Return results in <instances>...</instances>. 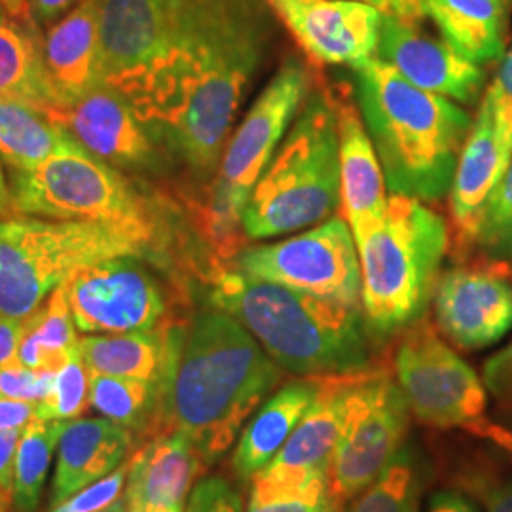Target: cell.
<instances>
[{
  "label": "cell",
  "mask_w": 512,
  "mask_h": 512,
  "mask_svg": "<svg viewBox=\"0 0 512 512\" xmlns=\"http://www.w3.org/2000/svg\"><path fill=\"white\" fill-rule=\"evenodd\" d=\"M270 12L266 0H101V82L207 179L268 50Z\"/></svg>",
  "instance_id": "1"
},
{
  "label": "cell",
  "mask_w": 512,
  "mask_h": 512,
  "mask_svg": "<svg viewBox=\"0 0 512 512\" xmlns=\"http://www.w3.org/2000/svg\"><path fill=\"white\" fill-rule=\"evenodd\" d=\"M279 382L281 366L232 315L198 311L165 393L164 433H184L211 465Z\"/></svg>",
  "instance_id": "2"
},
{
  "label": "cell",
  "mask_w": 512,
  "mask_h": 512,
  "mask_svg": "<svg viewBox=\"0 0 512 512\" xmlns=\"http://www.w3.org/2000/svg\"><path fill=\"white\" fill-rule=\"evenodd\" d=\"M355 93L387 190L421 202L442 200L473 128L467 110L410 84L378 55L355 67Z\"/></svg>",
  "instance_id": "3"
},
{
  "label": "cell",
  "mask_w": 512,
  "mask_h": 512,
  "mask_svg": "<svg viewBox=\"0 0 512 512\" xmlns=\"http://www.w3.org/2000/svg\"><path fill=\"white\" fill-rule=\"evenodd\" d=\"M207 289L209 304L232 315L289 372L313 378L368 366V327L357 306L255 279L234 266Z\"/></svg>",
  "instance_id": "4"
},
{
  "label": "cell",
  "mask_w": 512,
  "mask_h": 512,
  "mask_svg": "<svg viewBox=\"0 0 512 512\" xmlns=\"http://www.w3.org/2000/svg\"><path fill=\"white\" fill-rule=\"evenodd\" d=\"M10 188L18 215L124 228L147 241L167 272L175 268L171 207L150 198L129 175L97 158L71 133L35 169L10 171Z\"/></svg>",
  "instance_id": "5"
},
{
  "label": "cell",
  "mask_w": 512,
  "mask_h": 512,
  "mask_svg": "<svg viewBox=\"0 0 512 512\" xmlns=\"http://www.w3.org/2000/svg\"><path fill=\"white\" fill-rule=\"evenodd\" d=\"M448 247V224L435 209L389 196L384 217L357 245L361 308L372 334L385 338L425 317Z\"/></svg>",
  "instance_id": "6"
},
{
  "label": "cell",
  "mask_w": 512,
  "mask_h": 512,
  "mask_svg": "<svg viewBox=\"0 0 512 512\" xmlns=\"http://www.w3.org/2000/svg\"><path fill=\"white\" fill-rule=\"evenodd\" d=\"M340 207L338 116L330 93L308 95L243 211L247 238L293 234Z\"/></svg>",
  "instance_id": "7"
},
{
  "label": "cell",
  "mask_w": 512,
  "mask_h": 512,
  "mask_svg": "<svg viewBox=\"0 0 512 512\" xmlns=\"http://www.w3.org/2000/svg\"><path fill=\"white\" fill-rule=\"evenodd\" d=\"M116 256H137L167 272L145 239L118 226L25 215L0 219V313L27 319L76 272Z\"/></svg>",
  "instance_id": "8"
},
{
  "label": "cell",
  "mask_w": 512,
  "mask_h": 512,
  "mask_svg": "<svg viewBox=\"0 0 512 512\" xmlns=\"http://www.w3.org/2000/svg\"><path fill=\"white\" fill-rule=\"evenodd\" d=\"M410 406L385 368L353 372L346 425L330 459V495L344 505L365 490L404 446Z\"/></svg>",
  "instance_id": "9"
},
{
  "label": "cell",
  "mask_w": 512,
  "mask_h": 512,
  "mask_svg": "<svg viewBox=\"0 0 512 512\" xmlns=\"http://www.w3.org/2000/svg\"><path fill=\"white\" fill-rule=\"evenodd\" d=\"M154 268L137 256H116L76 272L65 283L76 330L124 334L175 321L183 289L169 287Z\"/></svg>",
  "instance_id": "10"
},
{
  "label": "cell",
  "mask_w": 512,
  "mask_h": 512,
  "mask_svg": "<svg viewBox=\"0 0 512 512\" xmlns=\"http://www.w3.org/2000/svg\"><path fill=\"white\" fill-rule=\"evenodd\" d=\"M410 412L435 429H473L486 420V387L425 317L404 330L395 353Z\"/></svg>",
  "instance_id": "11"
},
{
  "label": "cell",
  "mask_w": 512,
  "mask_h": 512,
  "mask_svg": "<svg viewBox=\"0 0 512 512\" xmlns=\"http://www.w3.org/2000/svg\"><path fill=\"white\" fill-rule=\"evenodd\" d=\"M232 266L255 279L361 308V262L342 217L272 245L245 247Z\"/></svg>",
  "instance_id": "12"
},
{
  "label": "cell",
  "mask_w": 512,
  "mask_h": 512,
  "mask_svg": "<svg viewBox=\"0 0 512 512\" xmlns=\"http://www.w3.org/2000/svg\"><path fill=\"white\" fill-rule=\"evenodd\" d=\"M440 332L458 348L478 351L512 330L509 262L480 256L440 275L433 294Z\"/></svg>",
  "instance_id": "13"
},
{
  "label": "cell",
  "mask_w": 512,
  "mask_h": 512,
  "mask_svg": "<svg viewBox=\"0 0 512 512\" xmlns=\"http://www.w3.org/2000/svg\"><path fill=\"white\" fill-rule=\"evenodd\" d=\"M311 74L306 65L289 57L247 110L238 131L224 148L217 179L249 200L260 175L287 137L294 116L308 99Z\"/></svg>",
  "instance_id": "14"
},
{
  "label": "cell",
  "mask_w": 512,
  "mask_h": 512,
  "mask_svg": "<svg viewBox=\"0 0 512 512\" xmlns=\"http://www.w3.org/2000/svg\"><path fill=\"white\" fill-rule=\"evenodd\" d=\"M52 118L82 147L122 173L162 175L171 164L173 156L158 135L137 116L126 97L105 84Z\"/></svg>",
  "instance_id": "15"
},
{
  "label": "cell",
  "mask_w": 512,
  "mask_h": 512,
  "mask_svg": "<svg viewBox=\"0 0 512 512\" xmlns=\"http://www.w3.org/2000/svg\"><path fill=\"white\" fill-rule=\"evenodd\" d=\"M315 65L359 67L378 54L384 14L363 0H266Z\"/></svg>",
  "instance_id": "16"
},
{
  "label": "cell",
  "mask_w": 512,
  "mask_h": 512,
  "mask_svg": "<svg viewBox=\"0 0 512 512\" xmlns=\"http://www.w3.org/2000/svg\"><path fill=\"white\" fill-rule=\"evenodd\" d=\"M378 57L410 84L459 105H475L484 92L486 74L444 40L429 37L420 21L384 16Z\"/></svg>",
  "instance_id": "17"
},
{
  "label": "cell",
  "mask_w": 512,
  "mask_h": 512,
  "mask_svg": "<svg viewBox=\"0 0 512 512\" xmlns=\"http://www.w3.org/2000/svg\"><path fill=\"white\" fill-rule=\"evenodd\" d=\"M313 378L319 391L310 410L281 452L251 480L268 486H300L315 476L329 475L330 459L348 418L353 372Z\"/></svg>",
  "instance_id": "18"
},
{
  "label": "cell",
  "mask_w": 512,
  "mask_h": 512,
  "mask_svg": "<svg viewBox=\"0 0 512 512\" xmlns=\"http://www.w3.org/2000/svg\"><path fill=\"white\" fill-rule=\"evenodd\" d=\"M205 469L207 463L200 450L181 431L141 442L129 456L124 488L129 512H150L162 507L184 509Z\"/></svg>",
  "instance_id": "19"
},
{
  "label": "cell",
  "mask_w": 512,
  "mask_h": 512,
  "mask_svg": "<svg viewBox=\"0 0 512 512\" xmlns=\"http://www.w3.org/2000/svg\"><path fill=\"white\" fill-rule=\"evenodd\" d=\"M340 141V207L342 219L359 245L382 220L387 209L384 169L365 129L361 110L349 101H336Z\"/></svg>",
  "instance_id": "20"
},
{
  "label": "cell",
  "mask_w": 512,
  "mask_h": 512,
  "mask_svg": "<svg viewBox=\"0 0 512 512\" xmlns=\"http://www.w3.org/2000/svg\"><path fill=\"white\" fill-rule=\"evenodd\" d=\"M44 63L63 109L103 84L101 0H78L65 16L48 25Z\"/></svg>",
  "instance_id": "21"
},
{
  "label": "cell",
  "mask_w": 512,
  "mask_h": 512,
  "mask_svg": "<svg viewBox=\"0 0 512 512\" xmlns=\"http://www.w3.org/2000/svg\"><path fill=\"white\" fill-rule=\"evenodd\" d=\"M507 165L509 158L497 141L492 112L482 101L469 137L461 148L454 181L448 192L456 249L461 255H467V251L473 249L486 205Z\"/></svg>",
  "instance_id": "22"
},
{
  "label": "cell",
  "mask_w": 512,
  "mask_h": 512,
  "mask_svg": "<svg viewBox=\"0 0 512 512\" xmlns=\"http://www.w3.org/2000/svg\"><path fill=\"white\" fill-rule=\"evenodd\" d=\"M188 321L175 319L160 329L78 338V353L90 372L135 378L160 385L162 397L179 363Z\"/></svg>",
  "instance_id": "23"
},
{
  "label": "cell",
  "mask_w": 512,
  "mask_h": 512,
  "mask_svg": "<svg viewBox=\"0 0 512 512\" xmlns=\"http://www.w3.org/2000/svg\"><path fill=\"white\" fill-rule=\"evenodd\" d=\"M57 446L50 507L118 469L139 440L107 418H76L63 423Z\"/></svg>",
  "instance_id": "24"
},
{
  "label": "cell",
  "mask_w": 512,
  "mask_h": 512,
  "mask_svg": "<svg viewBox=\"0 0 512 512\" xmlns=\"http://www.w3.org/2000/svg\"><path fill=\"white\" fill-rule=\"evenodd\" d=\"M317 391V378L296 380L283 385L260 406L253 420L241 431L232 458L234 473L241 480H251L281 452L298 423L310 410Z\"/></svg>",
  "instance_id": "25"
},
{
  "label": "cell",
  "mask_w": 512,
  "mask_h": 512,
  "mask_svg": "<svg viewBox=\"0 0 512 512\" xmlns=\"http://www.w3.org/2000/svg\"><path fill=\"white\" fill-rule=\"evenodd\" d=\"M507 14L499 0H425V16L439 27L442 40L480 67L505 55Z\"/></svg>",
  "instance_id": "26"
},
{
  "label": "cell",
  "mask_w": 512,
  "mask_h": 512,
  "mask_svg": "<svg viewBox=\"0 0 512 512\" xmlns=\"http://www.w3.org/2000/svg\"><path fill=\"white\" fill-rule=\"evenodd\" d=\"M0 99L31 105L50 116L63 109L46 73L44 35L12 19L0 21Z\"/></svg>",
  "instance_id": "27"
},
{
  "label": "cell",
  "mask_w": 512,
  "mask_h": 512,
  "mask_svg": "<svg viewBox=\"0 0 512 512\" xmlns=\"http://www.w3.org/2000/svg\"><path fill=\"white\" fill-rule=\"evenodd\" d=\"M90 408L129 429L139 444L164 433V397L158 384L90 372Z\"/></svg>",
  "instance_id": "28"
},
{
  "label": "cell",
  "mask_w": 512,
  "mask_h": 512,
  "mask_svg": "<svg viewBox=\"0 0 512 512\" xmlns=\"http://www.w3.org/2000/svg\"><path fill=\"white\" fill-rule=\"evenodd\" d=\"M67 129L31 105L0 99V162L10 171H31L52 156Z\"/></svg>",
  "instance_id": "29"
},
{
  "label": "cell",
  "mask_w": 512,
  "mask_h": 512,
  "mask_svg": "<svg viewBox=\"0 0 512 512\" xmlns=\"http://www.w3.org/2000/svg\"><path fill=\"white\" fill-rule=\"evenodd\" d=\"M78 353V336L67 285H61L31 317L19 346L18 363L33 370L55 372Z\"/></svg>",
  "instance_id": "30"
},
{
  "label": "cell",
  "mask_w": 512,
  "mask_h": 512,
  "mask_svg": "<svg viewBox=\"0 0 512 512\" xmlns=\"http://www.w3.org/2000/svg\"><path fill=\"white\" fill-rule=\"evenodd\" d=\"M425 488V463L420 452L404 444L348 512H420Z\"/></svg>",
  "instance_id": "31"
},
{
  "label": "cell",
  "mask_w": 512,
  "mask_h": 512,
  "mask_svg": "<svg viewBox=\"0 0 512 512\" xmlns=\"http://www.w3.org/2000/svg\"><path fill=\"white\" fill-rule=\"evenodd\" d=\"M65 421H29L19 439L12 505L16 511L37 512L42 488L52 465Z\"/></svg>",
  "instance_id": "32"
},
{
  "label": "cell",
  "mask_w": 512,
  "mask_h": 512,
  "mask_svg": "<svg viewBox=\"0 0 512 512\" xmlns=\"http://www.w3.org/2000/svg\"><path fill=\"white\" fill-rule=\"evenodd\" d=\"M90 408V368L80 353L55 370L50 393L37 403L35 420L71 421Z\"/></svg>",
  "instance_id": "33"
},
{
  "label": "cell",
  "mask_w": 512,
  "mask_h": 512,
  "mask_svg": "<svg viewBox=\"0 0 512 512\" xmlns=\"http://www.w3.org/2000/svg\"><path fill=\"white\" fill-rule=\"evenodd\" d=\"M473 249L492 260H512V156L486 205Z\"/></svg>",
  "instance_id": "34"
},
{
  "label": "cell",
  "mask_w": 512,
  "mask_h": 512,
  "mask_svg": "<svg viewBox=\"0 0 512 512\" xmlns=\"http://www.w3.org/2000/svg\"><path fill=\"white\" fill-rule=\"evenodd\" d=\"M330 497L329 475L315 476L300 486H268L251 480L247 512H319Z\"/></svg>",
  "instance_id": "35"
},
{
  "label": "cell",
  "mask_w": 512,
  "mask_h": 512,
  "mask_svg": "<svg viewBox=\"0 0 512 512\" xmlns=\"http://www.w3.org/2000/svg\"><path fill=\"white\" fill-rule=\"evenodd\" d=\"M492 112L495 135L505 156H512V44L501 57L499 71L482 99Z\"/></svg>",
  "instance_id": "36"
},
{
  "label": "cell",
  "mask_w": 512,
  "mask_h": 512,
  "mask_svg": "<svg viewBox=\"0 0 512 512\" xmlns=\"http://www.w3.org/2000/svg\"><path fill=\"white\" fill-rule=\"evenodd\" d=\"M129 458L114 469L110 475L82 488L80 492L67 497L65 501L50 507L48 512H101L110 507L126 488L128 482Z\"/></svg>",
  "instance_id": "37"
},
{
  "label": "cell",
  "mask_w": 512,
  "mask_h": 512,
  "mask_svg": "<svg viewBox=\"0 0 512 512\" xmlns=\"http://www.w3.org/2000/svg\"><path fill=\"white\" fill-rule=\"evenodd\" d=\"M55 372L33 370L21 363L0 366V395L14 401L40 403L52 389Z\"/></svg>",
  "instance_id": "38"
},
{
  "label": "cell",
  "mask_w": 512,
  "mask_h": 512,
  "mask_svg": "<svg viewBox=\"0 0 512 512\" xmlns=\"http://www.w3.org/2000/svg\"><path fill=\"white\" fill-rule=\"evenodd\" d=\"M184 512H243V501L226 478L207 476L190 492Z\"/></svg>",
  "instance_id": "39"
},
{
  "label": "cell",
  "mask_w": 512,
  "mask_h": 512,
  "mask_svg": "<svg viewBox=\"0 0 512 512\" xmlns=\"http://www.w3.org/2000/svg\"><path fill=\"white\" fill-rule=\"evenodd\" d=\"M482 384L495 403L512 412V342L484 363Z\"/></svg>",
  "instance_id": "40"
},
{
  "label": "cell",
  "mask_w": 512,
  "mask_h": 512,
  "mask_svg": "<svg viewBox=\"0 0 512 512\" xmlns=\"http://www.w3.org/2000/svg\"><path fill=\"white\" fill-rule=\"evenodd\" d=\"M467 486L486 512H512V475L505 478L475 475L467 480Z\"/></svg>",
  "instance_id": "41"
},
{
  "label": "cell",
  "mask_w": 512,
  "mask_h": 512,
  "mask_svg": "<svg viewBox=\"0 0 512 512\" xmlns=\"http://www.w3.org/2000/svg\"><path fill=\"white\" fill-rule=\"evenodd\" d=\"M21 431L23 429L0 431V490L6 497H10V501L14 494V473Z\"/></svg>",
  "instance_id": "42"
},
{
  "label": "cell",
  "mask_w": 512,
  "mask_h": 512,
  "mask_svg": "<svg viewBox=\"0 0 512 512\" xmlns=\"http://www.w3.org/2000/svg\"><path fill=\"white\" fill-rule=\"evenodd\" d=\"M25 334V319L0 313V366L18 361L19 346Z\"/></svg>",
  "instance_id": "43"
},
{
  "label": "cell",
  "mask_w": 512,
  "mask_h": 512,
  "mask_svg": "<svg viewBox=\"0 0 512 512\" xmlns=\"http://www.w3.org/2000/svg\"><path fill=\"white\" fill-rule=\"evenodd\" d=\"M37 403L14 401L0 395V431L23 429L29 421L35 420Z\"/></svg>",
  "instance_id": "44"
},
{
  "label": "cell",
  "mask_w": 512,
  "mask_h": 512,
  "mask_svg": "<svg viewBox=\"0 0 512 512\" xmlns=\"http://www.w3.org/2000/svg\"><path fill=\"white\" fill-rule=\"evenodd\" d=\"M384 16L421 21L425 16V0H370Z\"/></svg>",
  "instance_id": "45"
},
{
  "label": "cell",
  "mask_w": 512,
  "mask_h": 512,
  "mask_svg": "<svg viewBox=\"0 0 512 512\" xmlns=\"http://www.w3.org/2000/svg\"><path fill=\"white\" fill-rule=\"evenodd\" d=\"M33 18L40 25H52L54 21L65 16L78 0H29Z\"/></svg>",
  "instance_id": "46"
},
{
  "label": "cell",
  "mask_w": 512,
  "mask_h": 512,
  "mask_svg": "<svg viewBox=\"0 0 512 512\" xmlns=\"http://www.w3.org/2000/svg\"><path fill=\"white\" fill-rule=\"evenodd\" d=\"M469 433H473L476 437H482V439H488L490 442H494L497 448H501L507 456L512 458V431L503 427V425H497L492 421L484 420L480 421L478 425H475L473 429H469Z\"/></svg>",
  "instance_id": "47"
},
{
  "label": "cell",
  "mask_w": 512,
  "mask_h": 512,
  "mask_svg": "<svg viewBox=\"0 0 512 512\" xmlns=\"http://www.w3.org/2000/svg\"><path fill=\"white\" fill-rule=\"evenodd\" d=\"M429 512H478L473 501L458 492H439L431 497Z\"/></svg>",
  "instance_id": "48"
},
{
  "label": "cell",
  "mask_w": 512,
  "mask_h": 512,
  "mask_svg": "<svg viewBox=\"0 0 512 512\" xmlns=\"http://www.w3.org/2000/svg\"><path fill=\"white\" fill-rule=\"evenodd\" d=\"M0 6L4 8L6 16L12 21H16L19 25H25V27L40 29L37 21L33 18V10H31L29 0H0Z\"/></svg>",
  "instance_id": "49"
},
{
  "label": "cell",
  "mask_w": 512,
  "mask_h": 512,
  "mask_svg": "<svg viewBox=\"0 0 512 512\" xmlns=\"http://www.w3.org/2000/svg\"><path fill=\"white\" fill-rule=\"evenodd\" d=\"M16 207H14V196H12V188L10 183L2 171L0 164V219H10L16 217Z\"/></svg>",
  "instance_id": "50"
},
{
  "label": "cell",
  "mask_w": 512,
  "mask_h": 512,
  "mask_svg": "<svg viewBox=\"0 0 512 512\" xmlns=\"http://www.w3.org/2000/svg\"><path fill=\"white\" fill-rule=\"evenodd\" d=\"M101 512H129L128 505H126V499L124 497H120V499H116L110 507H107L105 511Z\"/></svg>",
  "instance_id": "51"
},
{
  "label": "cell",
  "mask_w": 512,
  "mask_h": 512,
  "mask_svg": "<svg viewBox=\"0 0 512 512\" xmlns=\"http://www.w3.org/2000/svg\"><path fill=\"white\" fill-rule=\"evenodd\" d=\"M319 512H342V503L340 501H336L334 497H330L329 503L321 509Z\"/></svg>",
  "instance_id": "52"
},
{
  "label": "cell",
  "mask_w": 512,
  "mask_h": 512,
  "mask_svg": "<svg viewBox=\"0 0 512 512\" xmlns=\"http://www.w3.org/2000/svg\"><path fill=\"white\" fill-rule=\"evenodd\" d=\"M10 505H12L10 497H6V494L0 490V511L8 512Z\"/></svg>",
  "instance_id": "53"
},
{
  "label": "cell",
  "mask_w": 512,
  "mask_h": 512,
  "mask_svg": "<svg viewBox=\"0 0 512 512\" xmlns=\"http://www.w3.org/2000/svg\"><path fill=\"white\" fill-rule=\"evenodd\" d=\"M150 512H184V509H173V507H162V509H154Z\"/></svg>",
  "instance_id": "54"
},
{
  "label": "cell",
  "mask_w": 512,
  "mask_h": 512,
  "mask_svg": "<svg viewBox=\"0 0 512 512\" xmlns=\"http://www.w3.org/2000/svg\"><path fill=\"white\" fill-rule=\"evenodd\" d=\"M4 19H10L8 16H6V12H4V8L0 6V21H4Z\"/></svg>",
  "instance_id": "55"
},
{
  "label": "cell",
  "mask_w": 512,
  "mask_h": 512,
  "mask_svg": "<svg viewBox=\"0 0 512 512\" xmlns=\"http://www.w3.org/2000/svg\"><path fill=\"white\" fill-rule=\"evenodd\" d=\"M499 2H501V4H505V6L511 10L512 0H499Z\"/></svg>",
  "instance_id": "56"
},
{
  "label": "cell",
  "mask_w": 512,
  "mask_h": 512,
  "mask_svg": "<svg viewBox=\"0 0 512 512\" xmlns=\"http://www.w3.org/2000/svg\"><path fill=\"white\" fill-rule=\"evenodd\" d=\"M363 2H368V4H370V0H363Z\"/></svg>",
  "instance_id": "57"
},
{
  "label": "cell",
  "mask_w": 512,
  "mask_h": 512,
  "mask_svg": "<svg viewBox=\"0 0 512 512\" xmlns=\"http://www.w3.org/2000/svg\"><path fill=\"white\" fill-rule=\"evenodd\" d=\"M14 512H21V511H14Z\"/></svg>",
  "instance_id": "58"
},
{
  "label": "cell",
  "mask_w": 512,
  "mask_h": 512,
  "mask_svg": "<svg viewBox=\"0 0 512 512\" xmlns=\"http://www.w3.org/2000/svg\"><path fill=\"white\" fill-rule=\"evenodd\" d=\"M0 512H4V511H0Z\"/></svg>",
  "instance_id": "59"
}]
</instances>
